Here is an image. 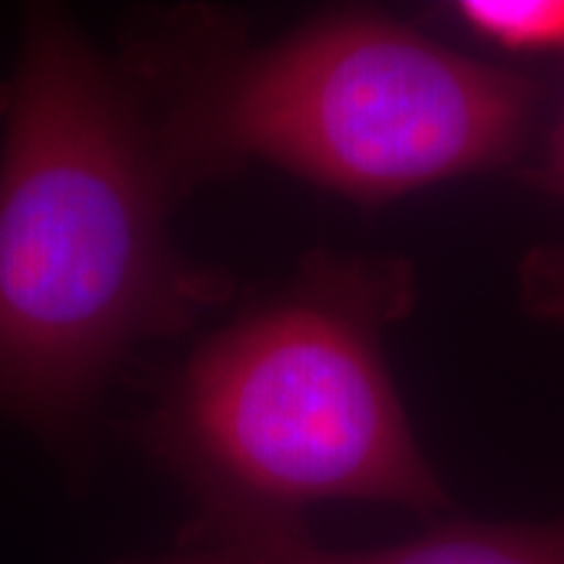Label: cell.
<instances>
[{
	"mask_svg": "<svg viewBox=\"0 0 564 564\" xmlns=\"http://www.w3.org/2000/svg\"><path fill=\"white\" fill-rule=\"evenodd\" d=\"M0 158V415L74 436L147 343L225 306L178 249V207L116 55L55 3L21 11Z\"/></svg>",
	"mask_w": 564,
	"mask_h": 564,
	"instance_id": "obj_1",
	"label": "cell"
},
{
	"mask_svg": "<svg viewBox=\"0 0 564 564\" xmlns=\"http://www.w3.org/2000/svg\"><path fill=\"white\" fill-rule=\"evenodd\" d=\"M112 55L178 204L253 160L384 204L512 162L541 102L528 76L373 9L316 13L267 45L230 9H147Z\"/></svg>",
	"mask_w": 564,
	"mask_h": 564,
	"instance_id": "obj_2",
	"label": "cell"
},
{
	"mask_svg": "<svg viewBox=\"0 0 564 564\" xmlns=\"http://www.w3.org/2000/svg\"><path fill=\"white\" fill-rule=\"evenodd\" d=\"M415 306L398 257L314 253L291 285L212 333L141 421V444L199 507L299 518L329 499L436 512L384 333Z\"/></svg>",
	"mask_w": 564,
	"mask_h": 564,
	"instance_id": "obj_3",
	"label": "cell"
},
{
	"mask_svg": "<svg viewBox=\"0 0 564 564\" xmlns=\"http://www.w3.org/2000/svg\"><path fill=\"white\" fill-rule=\"evenodd\" d=\"M162 564H564V520L549 525L447 523L373 552L316 544L299 518L230 507L199 514Z\"/></svg>",
	"mask_w": 564,
	"mask_h": 564,
	"instance_id": "obj_4",
	"label": "cell"
},
{
	"mask_svg": "<svg viewBox=\"0 0 564 564\" xmlns=\"http://www.w3.org/2000/svg\"><path fill=\"white\" fill-rule=\"evenodd\" d=\"M453 13L502 51L564 58V0H460Z\"/></svg>",
	"mask_w": 564,
	"mask_h": 564,
	"instance_id": "obj_5",
	"label": "cell"
},
{
	"mask_svg": "<svg viewBox=\"0 0 564 564\" xmlns=\"http://www.w3.org/2000/svg\"><path fill=\"white\" fill-rule=\"evenodd\" d=\"M528 178L564 207V105L546 133L539 165ZM520 301L535 319L564 324V241L539 246L523 259Z\"/></svg>",
	"mask_w": 564,
	"mask_h": 564,
	"instance_id": "obj_6",
	"label": "cell"
},
{
	"mask_svg": "<svg viewBox=\"0 0 564 564\" xmlns=\"http://www.w3.org/2000/svg\"><path fill=\"white\" fill-rule=\"evenodd\" d=\"M11 108V82H0V118L9 116Z\"/></svg>",
	"mask_w": 564,
	"mask_h": 564,
	"instance_id": "obj_7",
	"label": "cell"
},
{
	"mask_svg": "<svg viewBox=\"0 0 564 564\" xmlns=\"http://www.w3.org/2000/svg\"><path fill=\"white\" fill-rule=\"evenodd\" d=\"M141 564H162V562L158 560V562H141Z\"/></svg>",
	"mask_w": 564,
	"mask_h": 564,
	"instance_id": "obj_8",
	"label": "cell"
}]
</instances>
